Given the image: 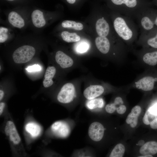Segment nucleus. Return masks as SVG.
<instances>
[{"mask_svg": "<svg viewBox=\"0 0 157 157\" xmlns=\"http://www.w3.org/2000/svg\"><path fill=\"white\" fill-rule=\"evenodd\" d=\"M114 30L118 37L127 46H131L137 40L138 27L133 19L115 12L113 15Z\"/></svg>", "mask_w": 157, "mask_h": 157, "instance_id": "obj_1", "label": "nucleus"}, {"mask_svg": "<svg viewBox=\"0 0 157 157\" xmlns=\"http://www.w3.org/2000/svg\"><path fill=\"white\" fill-rule=\"evenodd\" d=\"M115 12L136 19L147 8L152 7V2L147 0H110Z\"/></svg>", "mask_w": 157, "mask_h": 157, "instance_id": "obj_2", "label": "nucleus"}, {"mask_svg": "<svg viewBox=\"0 0 157 157\" xmlns=\"http://www.w3.org/2000/svg\"><path fill=\"white\" fill-rule=\"evenodd\" d=\"M157 9L149 7L142 12L136 19L140 28V34H144L150 31L156 27L154 20Z\"/></svg>", "mask_w": 157, "mask_h": 157, "instance_id": "obj_3", "label": "nucleus"}, {"mask_svg": "<svg viewBox=\"0 0 157 157\" xmlns=\"http://www.w3.org/2000/svg\"><path fill=\"white\" fill-rule=\"evenodd\" d=\"M35 53V50L33 46L23 45L15 51L13 54V59L17 63H26L31 59Z\"/></svg>", "mask_w": 157, "mask_h": 157, "instance_id": "obj_4", "label": "nucleus"}, {"mask_svg": "<svg viewBox=\"0 0 157 157\" xmlns=\"http://www.w3.org/2000/svg\"><path fill=\"white\" fill-rule=\"evenodd\" d=\"M136 42L142 48L157 49V27L147 33L140 34Z\"/></svg>", "mask_w": 157, "mask_h": 157, "instance_id": "obj_5", "label": "nucleus"}, {"mask_svg": "<svg viewBox=\"0 0 157 157\" xmlns=\"http://www.w3.org/2000/svg\"><path fill=\"white\" fill-rule=\"evenodd\" d=\"M136 53L139 60L144 64L151 66L157 64V49L142 48Z\"/></svg>", "mask_w": 157, "mask_h": 157, "instance_id": "obj_6", "label": "nucleus"}, {"mask_svg": "<svg viewBox=\"0 0 157 157\" xmlns=\"http://www.w3.org/2000/svg\"><path fill=\"white\" fill-rule=\"evenodd\" d=\"M75 94V87L71 83L65 84L61 88L57 96L58 101L63 104H67L73 100Z\"/></svg>", "mask_w": 157, "mask_h": 157, "instance_id": "obj_7", "label": "nucleus"}, {"mask_svg": "<svg viewBox=\"0 0 157 157\" xmlns=\"http://www.w3.org/2000/svg\"><path fill=\"white\" fill-rule=\"evenodd\" d=\"M157 78L150 76H142L135 81L133 85L134 88L145 91L152 90Z\"/></svg>", "mask_w": 157, "mask_h": 157, "instance_id": "obj_8", "label": "nucleus"}, {"mask_svg": "<svg viewBox=\"0 0 157 157\" xmlns=\"http://www.w3.org/2000/svg\"><path fill=\"white\" fill-rule=\"evenodd\" d=\"M104 132L103 126L100 122H94L90 125L88 134L90 138L95 142H99L103 138Z\"/></svg>", "mask_w": 157, "mask_h": 157, "instance_id": "obj_9", "label": "nucleus"}, {"mask_svg": "<svg viewBox=\"0 0 157 157\" xmlns=\"http://www.w3.org/2000/svg\"><path fill=\"white\" fill-rule=\"evenodd\" d=\"M6 135L10 141L15 145L21 142V139L14 122L11 120L8 121L4 128Z\"/></svg>", "mask_w": 157, "mask_h": 157, "instance_id": "obj_10", "label": "nucleus"}, {"mask_svg": "<svg viewBox=\"0 0 157 157\" xmlns=\"http://www.w3.org/2000/svg\"><path fill=\"white\" fill-rule=\"evenodd\" d=\"M51 129L55 134L61 138L67 137L70 131L69 126L62 121H58L53 123L51 126Z\"/></svg>", "mask_w": 157, "mask_h": 157, "instance_id": "obj_11", "label": "nucleus"}, {"mask_svg": "<svg viewBox=\"0 0 157 157\" xmlns=\"http://www.w3.org/2000/svg\"><path fill=\"white\" fill-rule=\"evenodd\" d=\"M95 26L99 36L108 37L111 32V27L106 19L104 17L98 19L96 22Z\"/></svg>", "mask_w": 157, "mask_h": 157, "instance_id": "obj_12", "label": "nucleus"}, {"mask_svg": "<svg viewBox=\"0 0 157 157\" xmlns=\"http://www.w3.org/2000/svg\"><path fill=\"white\" fill-rule=\"evenodd\" d=\"M104 88L101 85H92L87 87L83 92L84 96L89 100L99 97L104 92Z\"/></svg>", "mask_w": 157, "mask_h": 157, "instance_id": "obj_13", "label": "nucleus"}, {"mask_svg": "<svg viewBox=\"0 0 157 157\" xmlns=\"http://www.w3.org/2000/svg\"><path fill=\"white\" fill-rule=\"evenodd\" d=\"M95 44L98 50L103 54H107L111 51V43L107 37H97L95 39Z\"/></svg>", "mask_w": 157, "mask_h": 157, "instance_id": "obj_14", "label": "nucleus"}, {"mask_svg": "<svg viewBox=\"0 0 157 157\" xmlns=\"http://www.w3.org/2000/svg\"><path fill=\"white\" fill-rule=\"evenodd\" d=\"M55 58L57 63L63 68L70 67L73 64L72 59L61 51H58L56 52Z\"/></svg>", "mask_w": 157, "mask_h": 157, "instance_id": "obj_15", "label": "nucleus"}, {"mask_svg": "<svg viewBox=\"0 0 157 157\" xmlns=\"http://www.w3.org/2000/svg\"><path fill=\"white\" fill-rule=\"evenodd\" d=\"M141 111V107L137 105L132 108L131 113L128 115L126 121L127 124H130L132 128H134L137 125L138 117Z\"/></svg>", "mask_w": 157, "mask_h": 157, "instance_id": "obj_16", "label": "nucleus"}, {"mask_svg": "<svg viewBox=\"0 0 157 157\" xmlns=\"http://www.w3.org/2000/svg\"><path fill=\"white\" fill-rule=\"evenodd\" d=\"M31 18L33 25L37 28H42L46 24L43 13L40 10L36 9L33 10L31 14Z\"/></svg>", "mask_w": 157, "mask_h": 157, "instance_id": "obj_17", "label": "nucleus"}, {"mask_svg": "<svg viewBox=\"0 0 157 157\" xmlns=\"http://www.w3.org/2000/svg\"><path fill=\"white\" fill-rule=\"evenodd\" d=\"M8 19L9 23L15 27L21 28L25 25L24 19L15 11H11L9 13Z\"/></svg>", "mask_w": 157, "mask_h": 157, "instance_id": "obj_18", "label": "nucleus"}, {"mask_svg": "<svg viewBox=\"0 0 157 157\" xmlns=\"http://www.w3.org/2000/svg\"><path fill=\"white\" fill-rule=\"evenodd\" d=\"M140 152L142 155H153L157 153V142L151 141L144 144L141 147Z\"/></svg>", "mask_w": 157, "mask_h": 157, "instance_id": "obj_19", "label": "nucleus"}, {"mask_svg": "<svg viewBox=\"0 0 157 157\" xmlns=\"http://www.w3.org/2000/svg\"><path fill=\"white\" fill-rule=\"evenodd\" d=\"M56 71V69L54 67L49 66L47 68L44 75V79L43 82L45 88L49 87L53 85L52 78L55 74Z\"/></svg>", "mask_w": 157, "mask_h": 157, "instance_id": "obj_20", "label": "nucleus"}, {"mask_svg": "<svg viewBox=\"0 0 157 157\" xmlns=\"http://www.w3.org/2000/svg\"><path fill=\"white\" fill-rule=\"evenodd\" d=\"M26 131L32 138H36L40 134L41 129L40 126L35 123L30 122L27 123L25 127Z\"/></svg>", "mask_w": 157, "mask_h": 157, "instance_id": "obj_21", "label": "nucleus"}, {"mask_svg": "<svg viewBox=\"0 0 157 157\" xmlns=\"http://www.w3.org/2000/svg\"><path fill=\"white\" fill-rule=\"evenodd\" d=\"M63 40L67 42H74L79 41L81 38L75 33H70L67 31H63L61 34Z\"/></svg>", "mask_w": 157, "mask_h": 157, "instance_id": "obj_22", "label": "nucleus"}, {"mask_svg": "<svg viewBox=\"0 0 157 157\" xmlns=\"http://www.w3.org/2000/svg\"><path fill=\"white\" fill-rule=\"evenodd\" d=\"M61 25L64 28H71L77 31L81 30L83 28V26L81 23L69 20L64 21Z\"/></svg>", "mask_w": 157, "mask_h": 157, "instance_id": "obj_23", "label": "nucleus"}, {"mask_svg": "<svg viewBox=\"0 0 157 157\" xmlns=\"http://www.w3.org/2000/svg\"><path fill=\"white\" fill-rule=\"evenodd\" d=\"M104 104L103 99L101 98H94L88 101L86 106L88 108L92 110L97 108H101Z\"/></svg>", "mask_w": 157, "mask_h": 157, "instance_id": "obj_24", "label": "nucleus"}, {"mask_svg": "<svg viewBox=\"0 0 157 157\" xmlns=\"http://www.w3.org/2000/svg\"><path fill=\"white\" fill-rule=\"evenodd\" d=\"M125 151L124 146L121 143L117 144L112 150L109 157H122Z\"/></svg>", "mask_w": 157, "mask_h": 157, "instance_id": "obj_25", "label": "nucleus"}, {"mask_svg": "<svg viewBox=\"0 0 157 157\" xmlns=\"http://www.w3.org/2000/svg\"><path fill=\"white\" fill-rule=\"evenodd\" d=\"M156 118V115L151 113L148 109L146 112L143 117V122L146 125H149L151 122Z\"/></svg>", "mask_w": 157, "mask_h": 157, "instance_id": "obj_26", "label": "nucleus"}, {"mask_svg": "<svg viewBox=\"0 0 157 157\" xmlns=\"http://www.w3.org/2000/svg\"><path fill=\"white\" fill-rule=\"evenodd\" d=\"M89 47L88 43L85 41L79 42L76 47V51L80 53H82L87 51Z\"/></svg>", "mask_w": 157, "mask_h": 157, "instance_id": "obj_27", "label": "nucleus"}, {"mask_svg": "<svg viewBox=\"0 0 157 157\" xmlns=\"http://www.w3.org/2000/svg\"><path fill=\"white\" fill-rule=\"evenodd\" d=\"M8 29L6 28L0 27V42H5L8 38Z\"/></svg>", "mask_w": 157, "mask_h": 157, "instance_id": "obj_28", "label": "nucleus"}, {"mask_svg": "<svg viewBox=\"0 0 157 157\" xmlns=\"http://www.w3.org/2000/svg\"><path fill=\"white\" fill-rule=\"evenodd\" d=\"M26 69L28 72H31L40 71L41 70V68L40 66L39 65L35 64L28 67L26 68Z\"/></svg>", "mask_w": 157, "mask_h": 157, "instance_id": "obj_29", "label": "nucleus"}, {"mask_svg": "<svg viewBox=\"0 0 157 157\" xmlns=\"http://www.w3.org/2000/svg\"><path fill=\"white\" fill-rule=\"evenodd\" d=\"M126 107L123 104L120 105L116 108L117 113L120 114H122L125 113L126 110Z\"/></svg>", "mask_w": 157, "mask_h": 157, "instance_id": "obj_30", "label": "nucleus"}, {"mask_svg": "<svg viewBox=\"0 0 157 157\" xmlns=\"http://www.w3.org/2000/svg\"><path fill=\"white\" fill-rule=\"evenodd\" d=\"M151 127L154 129H157V118L152 121L150 124Z\"/></svg>", "mask_w": 157, "mask_h": 157, "instance_id": "obj_31", "label": "nucleus"}, {"mask_svg": "<svg viewBox=\"0 0 157 157\" xmlns=\"http://www.w3.org/2000/svg\"><path fill=\"white\" fill-rule=\"evenodd\" d=\"M149 110L151 113L157 115V104L150 108Z\"/></svg>", "mask_w": 157, "mask_h": 157, "instance_id": "obj_32", "label": "nucleus"}, {"mask_svg": "<svg viewBox=\"0 0 157 157\" xmlns=\"http://www.w3.org/2000/svg\"><path fill=\"white\" fill-rule=\"evenodd\" d=\"M5 104L3 102L0 103V115H1L2 114L5 106Z\"/></svg>", "mask_w": 157, "mask_h": 157, "instance_id": "obj_33", "label": "nucleus"}, {"mask_svg": "<svg viewBox=\"0 0 157 157\" xmlns=\"http://www.w3.org/2000/svg\"><path fill=\"white\" fill-rule=\"evenodd\" d=\"M4 95V92L2 90H0V101H1V100L3 98Z\"/></svg>", "mask_w": 157, "mask_h": 157, "instance_id": "obj_34", "label": "nucleus"}, {"mask_svg": "<svg viewBox=\"0 0 157 157\" xmlns=\"http://www.w3.org/2000/svg\"><path fill=\"white\" fill-rule=\"evenodd\" d=\"M154 24L155 26L157 27V10L154 20Z\"/></svg>", "mask_w": 157, "mask_h": 157, "instance_id": "obj_35", "label": "nucleus"}, {"mask_svg": "<svg viewBox=\"0 0 157 157\" xmlns=\"http://www.w3.org/2000/svg\"><path fill=\"white\" fill-rule=\"evenodd\" d=\"M144 141L142 140H140L138 142V144L140 146L143 145L144 144Z\"/></svg>", "mask_w": 157, "mask_h": 157, "instance_id": "obj_36", "label": "nucleus"}, {"mask_svg": "<svg viewBox=\"0 0 157 157\" xmlns=\"http://www.w3.org/2000/svg\"><path fill=\"white\" fill-rule=\"evenodd\" d=\"M70 4H73L76 1V0H66Z\"/></svg>", "mask_w": 157, "mask_h": 157, "instance_id": "obj_37", "label": "nucleus"}, {"mask_svg": "<svg viewBox=\"0 0 157 157\" xmlns=\"http://www.w3.org/2000/svg\"><path fill=\"white\" fill-rule=\"evenodd\" d=\"M138 157H152L153 156H152V155H151L147 154V155H143V156H138Z\"/></svg>", "mask_w": 157, "mask_h": 157, "instance_id": "obj_38", "label": "nucleus"}, {"mask_svg": "<svg viewBox=\"0 0 157 157\" xmlns=\"http://www.w3.org/2000/svg\"><path fill=\"white\" fill-rule=\"evenodd\" d=\"M152 3L157 7V0H152Z\"/></svg>", "mask_w": 157, "mask_h": 157, "instance_id": "obj_39", "label": "nucleus"}, {"mask_svg": "<svg viewBox=\"0 0 157 157\" xmlns=\"http://www.w3.org/2000/svg\"><path fill=\"white\" fill-rule=\"evenodd\" d=\"M8 1H13L14 0H7Z\"/></svg>", "mask_w": 157, "mask_h": 157, "instance_id": "obj_40", "label": "nucleus"}]
</instances>
